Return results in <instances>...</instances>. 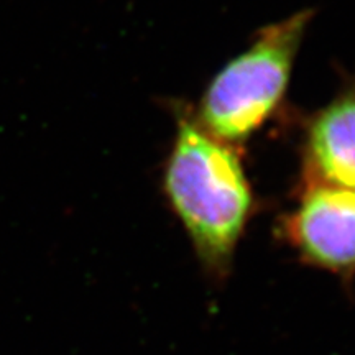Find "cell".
I'll list each match as a JSON object with an SVG mask.
<instances>
[{
	"instance_id": "6da1fadb",
	"label": "cell",
	"mask_w": 355,
	"mask_h": 355,
	"mask_svg": "<svg viewBox=\"0 0 355 355\" xmlns=\"http://www.w3.org/2000/svg\"><path fill=\"white\" fill-rule=\"evenodd\" d=\"M163 191L199 263L214 279L232 268L255 196L237 146L212 139L181 115L163 170Z\"/></svg>"
},
{
	"instance_id": "7a4b0ae2",
	"label": "cell",
	"mask_w": 355,
	"mask_h": 355,
	"mask_svg": "<svg viewBox=\"0 0 355 355\" xmlns=\"http://www.w3.org/2000/svg\"><path fill=\"white\" fill-rule=\"evenodd\" d=\"M314 10H300L266 25L247 50L222 68L199 99L193 117L212 139L237 146L273 117L285 99Z\"/></svg>"
},
{
	"instance_id": "3957f363",
	"label": "cell",
	"mask_w": 355,
	"mask_h": 355,
	"mask_svg": "<svg viewBox=\"0 0 355 355\" xmlns=\"http://www.w3.org/2000/svg\"><path fill=\"white\" fill-rule=\"evenodd\" d=\"M279 234L303 263L355 282V189L303 184Z\"/></svg>"
},
{
	"instance_id": "277c9868",
	"label": "cell",
	"mask_w": 355,
	"mask_h": 355,
	"mask_svg": "<svg viewBox=\"0 0 355 355\" xmlns=\"http://www.w3.org/2000/svg\"><path fill=\"white\" fill-rule=\"evenodd\" d=\"M303 184L355 189V78L306 122Z\"/></svg>"
}]
</instances>
